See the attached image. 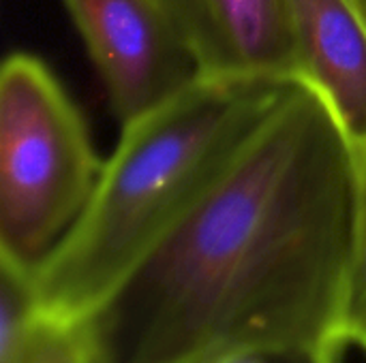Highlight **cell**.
<instances>
[{"label":"cell","instance_id":"4","mask_svg":"<svg viewBox=\"0 0 366 363\" xmlns=\"http://www.w3.org/2000/svg\"><path fill=\"white\" fill-rule=\"evenodd\" d=\"M105 86L120 126L202 77L163 0H62Z\"/></svg>","mask_w":366,"mask_h":363},{"label":"cell","instance_id":"7","mask_svg":"<svg viewBox=\"0 0 366 363\" xmlns=\"http://www.w3.org/2000/svg\"><path fill=\"white\" fill-rule=\"evenodd\" d=\"M0 363H97L79 323L19 310L0 315Z\"/></svg>","mask_w":366,"mask_h":363},{"label":"cell","instance_id":"5","mask_svg":"<svg viewBox=\"0 0 366 363\" xmlns=\"http://www.w3.org/2000/svg\"><path fill=\"white\" fill-rule=\"evenodd\" d=\"M206 77L302 81L285 0H163Z\"/></svg>","mask_w":366,"mask_h":363},{"label":"cell","instance_id":"9","mask_svg":"<svg viewBox=\"0 0 366 363\" xmlns=\"http://www.w3.org/2000/svg\"><path fill=\"white\" fill-rule=\"evenodd\" d=\"M341 349L315 344H268L240 351L219 363H339Z\"/></svg>","mask_w":366,"mask_h":363},{"label":"cell","instance_id":"2","mask_svg":"<svg viewBox=\"0 0 366 363\" xmlns=\"http://www.w3.org/2000/svg\"><path fill=\"white\" fill-rule=\"evenodd\" d=\"M292 83L202 75L120 126L84 214L32 272L39 312L90 317L206 197Z\"/></svg>","mask_w":366,"mask_h":363},{"label":"cell","instance_id":"6","mask_svg":"<svg viewBox=\"0 0 366 363\" xmlns=\"http://www.w3.org/2000/svg\"><path fill=\"white\" fill-rule=\"evenodd\" d=\"M302 81L360 148L366 143V0H285Z\"/></svg>","mask_w":366,"mask_h":363},{"label":"cell","instance_id":"1","mask_svg":"<svg viewBox=\"0 0 366 363\" xmlns=\"http://www.w3.org/2000/svg\"><path fill=\"white\" fill-rule=\"evenodd\" d=\"M358 145L305 81L184 220L79 325L97 363H219L268 344L345 349Z\"/></svg>","mask_w":366,"mask_h":363},{"label":"cell","instance_id":"3","mask_svg":"<svg viewBox=\"0 0 366 363\" xmlns=\"http://www.w3.org/2000/svg\"><path fill=\"white\" fill-rule=\"evenodd\" d=\"M105 160L56 73L13 51L0 68V261L34 272L90 203Z\"/></svg>","mask_w":366,"mask_h":363},{"label":"cell","instance_id":"8","mask_svg":"<svg viewBox=\"0 0 366 363\" xmlns=\"http://www.w3.org/2000/svg\"><path fill=\"white\" fill-rule=\"evenodd\" d=\"M341 338L345 347L366 351V143L358 148V210L341 306Z\"/></svg>","mask_w":366,"mask_h":363}]
</instances>
